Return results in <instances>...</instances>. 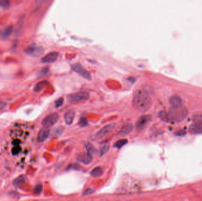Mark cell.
Returning a JSON list of instances; mask_svg holds the SVG:
<instances>
[{"instance_id":"obj_1","label":"cell","mask_w":202,"mask_h":201,"mask_svg":"<svg viewBox=\"0 0 202 201\" xmlns=\"http://www.w3.org/2000/svg\"><path fill=\"white\" fill-rule=\"evenodd\" d=\"M152 104V99L147 92L142 90L136 91L132 100V105L137 110L145 112L151 108Z\"/></svg>"},{"instance_id":"obj_2","label":"cell","mask_w":202,"mask_h":201,"mask_svg":"<svg viewBox=\"0 0 202 201\" xmlns=\"http://www.w3.org/2000/svg\"><path fill=\"white\" fill-rule=\"evenodd\" d=\"M167 114L169 122L179 123L186 118L188 110L185 107L181 105L177 107H172Z\"/></svg>"},{"instance_id":"obj_3","label":"cell","mask_w":202,"mask_h":201,"mask_svg":"<svg viewBox=\"0 0 202 201\" xmlns=\"http://www.w3.org/2000/svg\"><path fill=\"white\" fill-rule=\"evenodd\" d=\"M89 94L86 92L73 93L67 96V100L70 103H79L86 101L89 98Z\"/></svg>"},{"instance_id":"obj_4","label":"cell","mask_w":202,"mask_h":201,"mask_svg":"<svg viewBox=\"0 0 202 201\" xmlns=\"http://www.w3.org/2000/svg\"><path fill=\"white\" fill-rule=\"evenodd\" d=\"M25 53L31 57H39L43 54L44 49L39 45H37L36 44H32L26 48Z\"/></svg>"},{"instance_id":"obj_5","label":"cell","mask_w":202,"mask_h":201,"mask_svg":"<svg viewBox=\"0 0 202 201\" xmlns=\"http://www.w3.org/2000/svg\"><path fill=\"white\" fill-rule=\"evenodd\" d=\"M115 127V123H111L104 126L94 135V138L96 140H99L105 138L110 133Z\"/></svg>"},{"instance_id":"obj_6","label":"cell","mask_w":202,"mask_h":201,"mask_svg":"<svg viewBox=\"0 0 202 201\" xmlns=\"http://www.w3.org/2000/svg\"><path fill=\"white\" fill-rule=\"evenodd\" d=\"M72 68L75 72L78 73V74H79L80 76H82L84 78L88 80H91L92 79L91 75L88 71L86 70L79 63H76L73 64L72 66Z\"/></svg>"},{"instance_id":"obj_7","label":"cell","mask_w":202,"mask_h":201,"mask_svg":"<svg viewBox=\"0 0 202 201\" xmlns=\"http://www.w3.org/2000/svg\"><path fill=\"white\" fill-rule=\"evenodd\" d=\"M59 119V115L57 113L50 114L46 116L42 121V125L44 128H50L56 123Z\"/></svg>"},{"instance_id":"obj_8","label":"cell","mask_w":202,"mask_h":201,"mask_svg":"<svg viewBox=\"0 0 202 201\" xmlns=\"http://www.w3.org/2000/svg\"><path fill=\"white\" fill-rule=\"evenodd\" d=\"M151 120V116L150 115H144L141 116L136 122V128L138 130H142L145 126L149 123Z\"/></svg>"},{"instance_id":"obj_9","label":"cell","mask_w":202,"mask_h":201,"mask_svg":"<svg viewBox=\"0 0 202 201\" xmlns=\"http://www.w3.org/2000/svg\"><path fill=\"white\" fill-rule=\"evenodd\" d=\"M189 131L192 134L202 133V120H199L192 124L189 128Z\"/></svg>"},{"instance_id":"obj_10","label":"cell","mask_w":202,"mask_h":201,"mask_svg":"<svg viewBox=\"0 0 202 201\" xmlns=\"http://www.w3.org/2000/svg\"><path fill=\"white\" fill-rule=\"evenodd\" d=\"M59 57V53L57 52H50L47 54L42 59L43 63H52L56 62Z\"/></svg>"},{"instance_id":"obj_11","label":"cell","mask_w":202,"mask_h":201,"mask_svg":"<svg viewBox=\"0 0 202 201\" xmlns=\"http://www.w3.org/2000/svg\"><path fill=\"white\" fill-rule=\"evenodd\" d=\"M50 129L49 128H44L41 129L37 135V141L39 142H43L46 141L50 135Z\"/></svg>"},{"instance_id":"obj_12","label":"cell","mask_w":202,"mask_h":201,"mask_svg":"<svg viewBox=\"0 0 202 201\" xmlns=\"http://www.w3.org/2000/svg\"><path fill=\"white\" fill-rule=\"evenodd\" d=\"M75 117V112L73 109H70L67 111L65 115H64V119L66 123L68 125L72 124Z\"/></svg>"},{"instance_id":"obj_13","label":"cell","mask_w":202,"mask_h":201,"mask_svg":"<svg viewBox=\"0 0 202 201\" xmlns=\"http://www.w3.org/2000/svg\"><path fill=\"white\" fill-rule=\"evenodd\" d=\"M134 126L131 123H127L123 126L121 130L118 133V135L120 136H125L127 134H130L133 130Z\"/></svg>"},{"instance_id":"obj_14","label":"cell","mask_w":202,"mask_h":201,"mask_svg":"<svg viewBox=\"0 0 202 201\" xmlns=\"http://www.w3.org/2000/svg\"><path fill=\"white\" fill-rule=\"evenodd\" d=\"M78 160L85 165H89L92 162V156L89 154L88 153H85L79 156Z\"/></svg>"},{"instance_id":"obj_15","label":"cell","mask_w":202,"mask_h":201,"mask_svg":"<svg viewBox=\"0 0 202 201\" xmlns=\"http://www.w3.org/2000/svg\"><path fill=\"white\" fill-rule=\"evenodd\" d=\"M170 103L171 104L172 107H177L181 106L182 104V100L181 98L177 96H172L170 99Z\"/></svg>"},{"instance_id":"obj_16","label":"cell","mask_w":202,"mask_h":201,"mask_svg":"<svg viewBox=\"0 0 202 201\" xmlns=\"http://www.w3.org/2000/svg\"><path fill=\"white\" fill-rule=\"evenodd\" d=\"M104 173L103 169L101 167L95 168L91 172V175L94 178H99L102 176Z\"/></svg>"},{"instance_id":"obj_17","label":"cell","mask_w":202,"mask_h":201,"mask_svg":"<svg viewBox=\"0 0 202 201\" xmlns=\"http://www.w3.org/2000/svg\"><path fill=\"white\" fill-rule=\"evenodd\" d=\"M85 148L87 150V153H88L89 154H90L92 156H93L94 155L96 154V149L95 148V146H93V144H91L89 142H86L85 143Z\"/></svg>"},{"instance_id":"obj_18","label":"cell","mask_w":202,"mask_h":201,"mask_svg":"<svg viewBox=\"0 0 202 201\" xmlns=\"http://www.w3.org/2000/svg\"><path fill=\"white\" fill-rule=\"evenodd\" d=\"M26 176L21 175L18 177L14 181H13V185L15 186L17 188L21 185V183L26 182Z\"/></svg>"},{"instance_id":"obj_19","label":"cell","mask_w":202,"mask_h":201,"mask_svg":"<svg viewBox=\"0 0 202 201\" xmlns=\"http://www.w3.org/2000/svg\"><path fill=\"white\" fill-rule=\"evenodd\" d=\"M48 84V82L46 81H42L38 83L34 87V91L36 92H40L44 88V87Z\"/></svg>"},{"instance_id":"obj_20","label":"cell","mask_w":202,"mask_h":201,"mask_svg":"<svg viewBox=\"0 0 202 201\" xmlns=\"http://www.w3.org/2000/svg\"><path fill=\"white\" fill-rule=\"evenodd\" d=\"M13 26H8L7 27L5 30L4 32L2 33V36L3 38H8V37H10L13 32Z\"/></svg>"},{"instance_id":"obj_21","label":"cell","mask_w":202,"mask_h":201,"mask_svg":"<svg viewBox=\"0 0 202 201\" xmlns=\"http://www.w3.org/2000/svg\"><path fill=\"white\" fill-rule=\"evenodd\" d=\"M128 143V140L127 139H121L119 140L118 141H117L115 144H114V146L116 148H118V149H120L121 148H122L124 146H125V144H127Z\"/></svg>"},{"instance_id":"obj_22","label":"cell","mask_w":202,"mask_h":201,"mask_svg":"<svg viewBox=\"0 0 202 201\" xmlns=\"http://www.w3.org/2000/svg\"><path fill=\"white\" fill-rule=\"evenodd\" d=\"M110 146L109 144H105L100 149V156L105 155L109 151Z\"/></svg>"},{"instance_id":"obj_23","label":"cell","mask_w":202,"mask_h":201,"mask_svg":"<svg viewBox=\"0 0 202 201\" xmlns=\"http://www.w3.org/2000/svg\"><path fill=\"white\" fill-rule=\"evenodd\" d=\"M159 118H160L161 120L166 122H169L168 120V114L167 112L166 111H161L159 113Z\"/></svg>"},{"instance_id":"obj_24","label":"cell","mask_w":202,"mask_h":201,"mask_svg":"<svg viewBox=\"0 0 202 201\" xmlns=\"http://www.w3.org/2000/svg\"><path fill=\"white\" fill-rule=\"evenodd\" d=\"M10 5V0H0V7L4 9H7L9 8Z\"/></svg>"},{"instance_id":"obj_25","label":"cell","mask_w":202,"mask_h":201,"mask_svg":"<svg viewBox=\"0 0 202 201\" xmlns=\"http://www.w3.org/2000/svg\"><path fill=\"white\" fill-rule=\"evenodd\" d=\"M43 189V186L42 184H38L37 185L34 189V193L36 194H40Z\"/></svg>"},{"instance_id":"obj_26","label":"cell","mask_w":202,"mask_h":201,"mask_svg":"<svg viewBox=\"0 0 202 201\" xmlns=\"http://www.w3.org/2000/svg\"><path fill=\"white\" fill-rule=\"evenodd\" d=\"M88 122L87 119H86L85 118H82L79 122V125L80 127H85L88 125Z\"/></svg>"},{"instance_id":"obj_27","label":"cell","mask_w":202,"mask_h":201,"mask_svg":"<svg viewBox=\"0 0 202 201\" xmlns=\"http://www.w3.org/2000/svg\"><path fill=\"white\" fill-rule=\"evenodd\" d=\"M63 104V98H60L55 102V106L56 108H60V106H62Z\"/></svg>"},{"instance_id":"obj_28","label":"cell","mask_w":202,"mask_h":201,"mask_svg":"<svg viewBox=\"0 0 202 201\" xmlns=\"http://www.w3.org/2000/svg\"><path fill=\"white\" fill-rule=\"evenodd\" d=\"M20 148L18 146H16L12 150V153H13V155H17L20 152Z\"/></svg>"},{"instance_id":"obj_29","label":"cell","mask_w":202,"mask_h":201,"mask_svg":"<svg viewBox=\"0 0 202 201\" xmlns=\"http://www.w3.org/2000/svg\"><path fill=\"white\" fill-rule=\"evenodd\" d=\"M94 192V191H93L92 189H88L87 190L83 192V195H91L92 193H93Z\"/></svg>"},{"instance_id":"obj_30","label":"cell","mask_w":202,"mask_h":201,"mask_svg":"<svg viewBox=\"0 0 202 201\" xmlns=\"http://www.w3.org/2000/svg\"><path fill=\"white\" fill-rule=\"evenodd\" d=\"M49 72V68L47 67H45L43 68L41 71L40 72V75H44V74H46L47 73Z\"/></svg>"},{"instance_id":"obj_31","label":"cell","mask_w":202,"mask_h":201,"mask_svg":"<svg viewBox=\"0 0 202 201\" xmlns=\"http://www.w3.org/2000/svg\"><path fill=\"white\" fill-rule=\"evenodd\" d=\"M6 105H7V103H5V102H0V110H2L3 108H5Z\"/></svg>"},{"instance_id":"obj_32","label":"cell","mask_w":202,"mask_h":201,"mask_svg":"<svg viewBox=\"0 0 202 201\" xmlns=\"http://www.w3.org/2000/svg\"><path fill=\"white\" fill-rule=\"evenodd\" d=\"M47 0H38V3H39V4H43Z\"/></svg>"},{"instance_id":"obj_33","label":"cell","mask_w":202,"mask_h":201,"mask_svg":"<svg viewBox=\"0 0 202 201\" xmlns=\"http://www.w3.org/2000/svg\"><path fill=\"white\" fill-rule=\"evenodd\" d=\"M2 33H2L1 31H0V37L2 36Z\"/></svg>"}]
</instances>
